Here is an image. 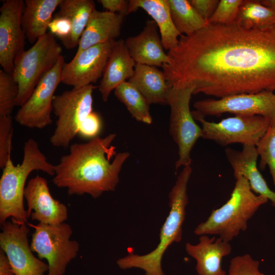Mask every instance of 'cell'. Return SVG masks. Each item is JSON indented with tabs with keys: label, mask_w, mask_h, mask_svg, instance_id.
Instances as JSON below:
<instances>
[{
	"label": "cell",
	"mask_w": 275,
	"mask_h": 275,
	"mask_svg": "<svg viewBox=\"0 0 275 275\" xmlns=\"http://www.w3.org/2000/svg\"><path fill=\"white\" fill-rule=\"evenodd\" d=\"M59 11L54 15L69 20L71 24L70 34L61 40L67 49L78 47L80 39L85 30L90 17L96 9L92 0H62Z\"/></svg>",
	"instance_id": "cell-25"
},
{
	"label": "cell",
	"mask_w": 275,
	"mask_h": 275,
	"mask_svg": "<svg viewBox=\"0 0 275 275\" xmlns=\"http://www.w3.org/2000/svg\"><path fill=\"white\" fill-rule=\"evenodd\" d=\"M260 2L265 6L275 10V0H262Z\"/></svg>",
	"instance_id": "cell-39"
},
{
	"label": "cell",
	"mask_w": 275,
	"mask_h": 275,
	"mask_svg": "<svg viewBox=\"0 0 275 275\" xmlns=\"http://www.w3.org/2000/svg\"><path fill=\"white\" fill-rule=\"evenodd\" d=\"M125 16L95 9L79 42L76 54L97 44L116 40L121 32Z\"/></svg>",
	"instance_id": "cell-21"
},
{
	"label": "cell",
	"mask_w": 275,
	"mask_h": 275,
	"mask_svg": "<svg viewBox=\"0 0 275 275\" xmlns=\"http://www.w3.org/2000/svg\"><path fill=\"white\" fill-rule=\"evenodd\" d=\"M128 81L145 97L149 104H168L170 90L163 72L157 67L136 64Z\"/></svg>",
	"instance_id": "cell-23"
},
{
	"label": "cell",
	"mask_w": 275,
	"mask_h": 275,
	"mask_svg": "<svg viewBox=\"0 0 275 275\" xmlns=\"http://www.w3.org/2000/svg\"><path fill=\"white\" fill-rule=\"evenodd\" d=\"M101 120L99 114L92 112L81 124L78 134L85 138L93 139L97 136L101 129Z\"/></svg>",
	"instance_id": "cell-34"
},
{
	"label": "cell",
	"mask_w": 275,
	"mask_h": 275,
	"mask_svg": "<svg viewBox=\"0 0 275 275\" xmlns=\"http://www.w3.org/2000/svg\"><path fill=\"white\" fill-rule=\"evenodd\" d=\"M274 27L275 28V24H274Z\"/></svg>",
	"instance_id": "cell-40"
},
{
	"label": "cell",
	"mask_w": 275,
	"mask_h": 275,
	"mask_svg": "<svg viewBox=\"0 0 275 275\" xmlns=\"http://www.w3.org/2000/svg\"><path fill=\"white\" fill-rule=\"evenodd\" d=\"M0 275H15L7 256L1 249L0 251Z\"/></svg>",
	"instance_id": "cell-38"
},
{
	"label": "cell",
	"mask_w": 275,
	"mask_h": 275,
	"mask_svg": "<svg viewBox=\"0 0 275 275\" xmlns=\"http://www.w3.org/2000/svg\"><path fill=\"white\" fill-rule=\"evenodd\" d=\"M28 218L39 223L57 225L68 218L66 206L51 196L47 180L36 176L28 182L24 192Z\"/></svg>",
	"instance_id": "cell-16"
},
{
	"label": "cell",
	"mask_w": 275,
	"mask_h": 275,
	"mask_svg": "<svg viewBox=\"0 0 275 275\" xmlns=\"http://www.w3.org/2000/svg\"><path fill=\"white\" fill-rule=\"evenodd\" d=\"M62 55L54 66L41 78L28 100L17 112L15 120L20 125L42 129L52 122L51 113L54 92L60 82L65 64Z\"/></svg>",
	"instance_id": "cell-12"
},
{
	"label": "cell",
	"mask_w": 275,
	"mask_h": 275,
	"mask_svg": "<svg viewBox=\"0 0 275 275\" xmlns=\"http://www.w3.org/2000/svg\"><path fill=\"white\" fill-rule=\"evenodd\" d=\"M48 29L51 33L62 40L70 34L71 24L67 18L54 16L49 25Z\"/></svg>",
	"instance_id": "cell-35"
},
{
	"label": "cell",
	"mask_w": 275,
	"mask_h": 275,
	"mask_svg": "<svg viewBox=\"0 0 275 275\" xmlns=\"http://www.w3.org/2000/svg\"><path fill=\"white\" fill-rule=\"evenodd\" d=\"M124 42L136 64L162 67L168 62L158 28L153 20H147L139 34L128 37Z\"/></svg>",
	"instance_id": "cell-17"
},
{
	"label": "cell",
	"mask_w": 275,
	"mask_h": 275,
	"mask_svg": "<svg viewBox=\"0 0 275 275\" xmlns=\"http://www.w3.org/2000/svg\"><path fill=\"white\" fill-rule=\"evenodd\" d=\"M116 138L115 133H110L70 145L69 153L55 165L53 183L66 188L69 195L88 194L94 199L114 191L123 165L130 156L127 152H117L113 145Z\"/></svg>",
	"instance_id": "cell-2"
},
{
	"label": "cell",
	"mask_w": 275,
	"mask_h": 275,
	"mask_svg": "<svg viewBox=\"0 0 275 275\" xmlns=\"http://www.w3.org/2000/svg\"><path fill=\"white\" fill-rule=\"evenodd\" d=\"M116 40L97 44L75 54L65 63L61 72V82L73 88H80L96 82L102 77L107 61Z\"/></svg>",
	"instance_id": "cell-14"
},
{
	"label": "cell",
	"mask_w": 275,
	"mask_h": 275,
	"mask_svg": "<svg viewBox=\"0 0 275 275\" xmlns=\"http://www.w3.org/2000/svg\"><path fill=\"white\" fill-rule=\"evenodd\" d=\"M24 1L5 0L0 8V65L12 73L16 57L24 50L25 37L21 24Z\"/></svg>",
	"instance_id": "cell-15"
},
{
	"label": "cell",
	"mask_w": 275,
	"mask_h": 275,
	"mask_svg": "<svg viewBox=\"0 0 275 275\" xmlns=\"http://www.w3.org/2000/svg\"><path fill=\"white\" fill-rule=\"evenodd\" d=\"M235 22L248 29L273 27L275 24V10L265 6L260 1H243Z\"/></svg>",
	"instance_id": "cell-26"
},
{
	"label": "cell",
	"mask_w": 275,
	"mask_h": 275,
	"mask_svg": "<svg viewBox=\"0 0 275 275\" xmlns=\"http://www.w3.org/2000/svg\"><path fill=\"white\" fill-rule=\"evenodd\" d=\"M192 114L201 124L202 138L223 146L235 143L256 146L271 126L266 118L258 115H235L214 122L206 120L194 111Z\"/></svg>",
	"instance_id": "cell-10"
},
{
	"label": "cell",
	"mask_w": 275,
	"mask_h": 275,
	"mask_svg": "<svg viewBox=\"0 0 275 275\" xmlns=\"http://www.w3.org/2000/svg\"><path fill=\"white\" fill-rule=\"evenodd\" d=\"M62 0H25L21 24L25 37L31 44L47 32L52 15Z\"/></svg>",
	"instance_id": "cell-22"
},
{
	"label": "cell",
	"mask_w": 275,
	"mask_h": 275,
	"mask_svg": "<svg viewBox=\"0 0 275 275\" xmlns=\"http://www.w3.org/2000/svg\"><path fill=\"white\" fill-rule=\"evenodd\" d=\"M107 11L118 13L124 16L129 14V1L126 0H98Z\"/></svg>",
	"instance_id": "cell-37"
},
{
	"label": "cell",
	"mask_w": 275,
	"mask_h": 275,
	"mask_svg": "<svg viewBox=\"0 0 275 275\" xmlns=\"http://www.w3.org/2000/svg\"><path fill=\"white\" fill-rule=\"evenodd\" d=\"M23 156L20 164H14L10 157L0 179V223L11 217L20 224H26L28 217L23 204L26 179L34 171L40 170L54 176L55 165L47 160L37 142L30 138L24 144Z\"/></svg>",
	"instance_id": "cell-4"
},
{
	"label": "cell",
	"mask_w": 275,
	"mask_h": 275,
	"mask_svg": "<svg viewBox=\"0 0 275 275\" xmlns=\"http://www.w3.org/2000/svg\"><path fill=\"white\" fill-rule=\"evenodd\" d=\"M193 89L190 87H172L168 97L170 107L169 131L178 147L176 170L191 166V151L202 137V128L195 122L189 104Z\"/></svg>",
	"instance_id": "cell-9"
},
{
	"label": "cell",
	"mask_w": 275,
	"mask_h": 275,
	"mask_svg": "<svg viewBox=\"0 0 275 275\" xmlns=\"http://www.w3.org/2000/svg\"><path fill=\"white\" fill-rule=\"evenodd\" d=\"M62 51L55 36L48 32L16 57L12 74L18 86L17 106H21L28 100L42 76L56 64Z\"/></svg>",
	"instance_id": "cell-6"
},
{
	"label": "cell",
	"mask_w": 275,
	"mask_h": 275,
	"mask_svg": "<svg viewBox=\"0 0 275 275\" xmlns=\"http://www.w3.org/2000/svg\"><path fill=\"white\" fill-rule=\"evenodd\" d=\"M114 93L136 120L147 124H151L152 118L150 104L133 85L128 81H124L116 88Z\"/></svg>",
	"instance_id": "cell-28"
},
{
	"label": "cell",
	"mask_w": 275,
	"mask_h": 275,
	"mask_svg": "<svg viewBox=\"0 0 275 275\" xmlns=\"http://www.w3.org/2000/svg\"><path fill=\"white\" fill-rule=\"evenodd\" d=\"M173 23L181 35L188 36L207 24L188 0H167Z\"/></svg>",
	"instance_id": "cell-27"
},
{
	"label": "cell",
	"mask_w": 275,
	"mask_h": 275,
	"mask_svg": "<svg viewBox=\"0 0 275 275\" xmlns=\"http://www.w3.org/2000/svg\"><path fill=\"white\" fill-rule=\"evenodd\" d=\"M0 246L7 256L15 275H45L48 266L33 254L28 235L30 229L11 219L2 224Z\"/></svg>",
	"instance_id": "cell-13"
},
{
	"label": "cell",
	"mask_w": 275,
	"mask_h": 275,
	"mask_svg": "<svg viewBox=\"0 0 275 275\" xmlns=\"http://www.w3.org/2000/svg\"><path fill=\"white\" fill-rule=\"evenodd\" d=\"M198 13L207 21L215 10L218 0H189Z\"/></svg>",
	"instance_id": "cell-36"
},
{
	"label": "cell",
	"mask_w": 275,
	"mask_h": 275,
	"mask_svg": "<svg viewBox=\"0 0 275 275\" xmlns=\"http://www.w3.org/2000/svg\"><path fill=\"white\" fill-rule=\"evenodd\" d=\"M136 63L129 54L123 40L116 41L107 61L98 91L103 101L108 100L117 87L132 76Z\"/></svg>",
	"instance_id": "cell-20"
},
{
	"label": "cell",
	"mask_w": 275,
	"mask_h": 275,
	"mask_svg": "<svg viewBox=\"0 0 275 275\" xmlns=\"http://www.w3.org/2000/svg\"><path fill=\"white\" fill-rule=\"evenodd\" d=\"M243 0H221L208 23L227 25L235 22Z\"/></svg>",
	"instance_id": "cell-31"
},
{
	"label": "cell",
	"mask_w": 275,
	"mask_h": 275,
	"mask_svg": "<svg viewBox=\"0 0 275 275\" xmlns=\"http://www.w3.org/2000/svg\"><path fill=\"white\" fill-rule=\"evenodd\" d=\"M235 179L230 198L221 207L213 210L207 219L196 227V235H218L230 242L246 230L249 219L268 202L266 198L252 190L245 178L239 177Z\"/></svg>",
	"instance_id": "cell-5"
},
{
	"label": "cell",
	"mask_w": 275,
	"mask_h": 275,
	"mask_svg": "<svg viewBox=\"0 0 275 275\" xmlns=\"http://www.w3.org/2000/svg\"><path fill=\"white\" fill-rule=\"evenodd\" d=\"M162 71L169 86L222 98L275 90V28L207 23L181 35Z\"/></svg>",
	"instance_id": "cell-1"
},
{
	"label": "cell",
	"mask_w": 275,
	"mask_h": 275,
	"mask_svg": "<svg viewBox=\"0 0 275 275\" xmlns=\"http://www.w3.org/2000/svg\"><path fill=\"white\" fill-rule=\"evenodd\" d=\"M191 173L190 166L183 167L169 194L170 211L160 229L157 246L145 255L130 253L119 259L117 264L120 269L136 268L142 269L145 275H164L161 267L163 255L173 243L182 239V226L188 203L187 185Z\"/></svg>",
	"instance_id": "cell-3"
},
{
	"label": "cell",
	"mask_w": 275,
	"mask_h": 275,
	"mask_svg": "<svg viewBox=\"0 0 275 275\" xmlns=\"http://www.w3.org/2000/svg\"><path fill=\"white\" fill-rule=\"evenodd\" d=\"M30 246L40 259H46L47 275H64L69 263L77 256L79 244L70 239L73 231L65 222L57 225L39 223L33 225Z\"/></svg>",
	"instance_id": "cell-8"
},
{
	"label": "cell",
	"mask_w": 275,
	"mask_h": 275,
	"mask_svg": "<svg viewBox=\"0 0 275 275\" xmlns=\"http://www.w3.org/2000/svg\"><path fill=\"white\" fill-rule=\"evenodd\" d=\"M194 107L196 109L194 112L204 118L225 113L258 115L266 118L271 126H275V94L272 91L238 94L217 99H205L195 102Z\"/></svg>",
	"instance_id": "cell-11"
},
{
	"label": "cell",
	"mask_w": 275,
	"mask_h": 275,
	"mask_svg": "<svg viewBox=\"0 0 275 275\" xmlns=\"http://www.w3.org/2000/svg\"><path fill=\"white\" fill-rule=\"evenodd\" d=\"M12 134L11 116H0V168L2 169L11 157Z\"/></svg>",
	"instance_id": "cell-32"
},
{
	"label": "cell",
	"mask_w": 275,
	"mask_h": 275,
	"mask_svg": "<svg viewBox=\"0 0 275 275\" xmlns=\"http://www.w3.org/2000/svg\"><path fill=\"white\" fill-rule=\"evenodd\" d=\"M93 84L65 91L54 95L52 111L57 118L50 143L56 147L67 148L78 134L80 126L93 112Z\"/></svg>",
	"instance_id": "cell-7"
},
{
	"label": "cell",
	"mask_w": 275,
	"mask_h": 275,
	"mask_svg": "<svg viewBox=\"0 0 275 275\" xmlns=\"http://www.w3.org/2000/svg\"><path fill=\"white\" fill-rule=\"evenodd\" d=\"M146 11L156 23L164 49L168 51L178 44L181 35L175 28L167 0H129L128 14L139 9Z\"/></svg>",
	"instance_id": "cell-24"
},
{
	"label": "cell",
	"mask_w": 275,
	"mask_h": 275,
	"mask_svg": "<svg viewBox=\"0 0 275 275\" xmlns=\"http://www.w3.org/2000/svg\"><path fill=\"white\" fill-rule=\"evenodd\" d=\"M225 154L235 178H245L255 193L270 200L275 206V191L269 187L257 166L258 154L256 146L243 145L240 151L228 148Z\"/></svg>",
	"instance_id": "cell-18"
},
{
	"label": "cell",
	"mask_w": 275,
	"mask_h": 275,
	"mask_svg": "<svg viewBox=\"0 0 275 275\" xmlns=\"http://www.w3.org/2000/svg\"><path fill=\"white\" fill-rule=\"evenodd\" d=\"M185 249L196 261V270L198 275H226L222 267V260L231 253L229 242L219 237L203 235L200 236L197 244L186 243Z\"/></svg>",
	"instance_id": "cell-19"
},
{
	"label": "cell",
	"mask_w": 275,
	"mask_h": 275,
	"mask_svg": "<svg viewBox=\"0 0 275 275\" xmlns=\"http://www.w3.org/2000/svg\"><path fill=\"white\" fill-rule=\"evenodd\" d=\"M228 275H264L259 270V262L246 254L233 257L230 262Z\"/></svg>",
	"instance_id": "cell-33"
},
{
	"label": "cell",
	"mask_w": 275,
	"mask_h": 275,
	"mask_svg": "<svg viewBox=\"0 0 275 275\" xmlns=\"http://www.w3.org/2000/svg\"><path fill=\"white\" fill-rule=\"evenodd\" d=\"M18 86L12 73L0 70V116H10L16 105Z\"/></svg>",
	"instance_id": "cell-29"
},
{
	"label": "cell",
	"mask_w": 275,
	"mask_h": 275,
	"mask_svg": "<svg viewBox=\"0 0 275 275\" xmlns=\"http://www.w3.org/2000/svg\"><path fill=\"white\" fill-rule=\"evenodd\" d=\"M262 170L269 168L275 187V126H270L256 146Z\"/></svg>",
	"instance_id": "cell-30"
}]
</instances>
